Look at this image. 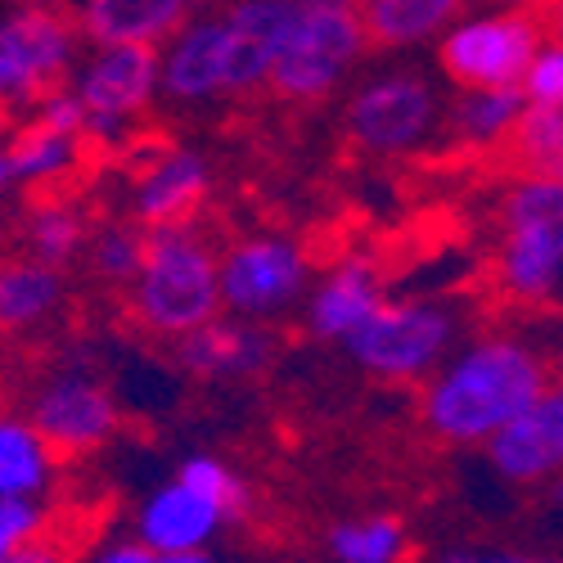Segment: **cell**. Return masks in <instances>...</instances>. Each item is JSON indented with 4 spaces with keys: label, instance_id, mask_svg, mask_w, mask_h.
<instances>
[{
    "label": "cell",
    "instance_id": "1",
    "mask_svg": "<svg viewBox=\"0 0 563 563\" xmlns=\"http://www.w3.org/2000/svg\"><path fill=\"white\" fill-rule=\"evenodd\" d=\"M541 393H545L541 361L519 343L496 339L468 347L455 365L438 374L424 397V419L446 442H487Z\"/></svg>",
    "mask_w": 563,
    "mask_h": 563
},
{
    "label": "cell",
    "instance_id": "2",
    "mask_svg": "<svg viewBox=\"0 0 563 563\" xmlns=\"http://www.w3.org/2000/svg\"><path fill=\"white\" fill-rule=\"evenodd\" d=\"M131 307L154 334H195L225 307L217 257L185 225H154L131 279Z\"/></svg>",
    "mask_w": 563,
    "mask_h": 563
},
{
    "label": "cell",
    "instance_id": "3",
    "mask_svg": "<svg viewBox=\"0 0 563 563\" xmlns=\"http://www.w3.org/2000/svg\"><path fill=\"white\" fill-rule=\"evenodd\" d=\"M369 45L356 5H307L285 36V51H279L275 68H271V86L275 96L285 100H320L352 73V64L361 59V51Z\"/></svg>",
    "mask_w": 563,
    "mask_h": 563
},
{
    "label": "cell",
    "instance_id": "4",
    "mask_svg": "<svg viewBox=\"0 0 563 563\" xmlns=\"http://www.w3.org/2000/svg\"><path fill=\"white\" fill-rule=\"evenodd\" d=\"M563 275V180L523 176L505 199L500 279L519 298H545Z\"/></svg>",
    "mask_w": 563,
    "mask_h": 563
},
{
    "label": "cell",
    "instance_id": "5",
    "mask_svg": "<svg viewBox=\"0 0 563 563\" xmlns=\"http://www.w3.org/2000/svg\"><path fill=\"white\" fill-rule=\"evenodd\" d=\"M537 45H541V19L532 10H496L455 23L438 45V59L460 90L519 86Z\"/></svg>",
    "mask_w": 563,
    "mask_h": 563
},
{
    "label": "cell",
    "instance_id": "6",
    "mask_svg": "<svg viewBox=\"0 0 563 563\" xmlns=\"http://www.w3.org/2000/svg\"><path fill=\"white\" fill-rule=\"evenodd\" d=\"M451 343V316L433 302H379L347 339L352 356L384 379L424 374Z\"/></svg>",
    "mask_w": 563,
    "mask_h": 563
},
{
    "label": "cell",
    "instance_id": "7",
    "mask_svg": "<svg viewBox=\"0 0 563 563\" xmlns=\"http://www.w3.org/2000/svg\"><path fill=\"white\" fill-rule=\"evenodd\" d=\"M438 126V96L424 77L388 73L365 81L347 104V135L369 154H406Z\"/></svg>",
    "mask_w": 563,
    "mask_h": 563
},
{
    "label": "cell",
    "instance_id": "8",
    "mask_svg": "<svg viewBox=\"0 0 563 563\" xmlns=\"http://www.w3.org/2000/svg\"><path fill=\"white\" fill-rule=\"evenodd\" d=\"M73 96L86 109V131L122 135V126L145 113L158 96V51L154 45H100L73 86Z\"/></svg>",
    "mask_w": 563,
    "mask_h": 563
},
{
    "label": "cell",
    "instance_id": "9",
    "mask_svg": "<svg viewBox=\"0 0 563 563\" xmlns=\"http://www.w3.org/2000/svg\"><path fill=\"white\" fill-rule=\"evenodd\" d=\"M73 64V27L55 10H19L0 23V100L51 96Z\"/></svg>",
    "mask_w": 563,
    "mask_h": 563
},
{
    "label": "cell",
    "instance_id": "10",
    "mask_svg": "<svg viewBox=\"0 0 563 563\" xmlns=\"http://www.w3.org/2000/svg\"><path fill=\"white\" fill-rule=\"evenodd\" d=\"M221 302L244 320H266L302 294L307 257L289 240H244L221 262Z\"/></svg>",
    "mask_w": 563,
    "mask_h": 563
},
{
    "label": "cell",
    "instance_id": "11",
    "mask_svg": "<svg viewBox=\"0 0 563 563\" xmlns=\"http://www.w3.org/2000/svg\"><path fill=\"white\" fill-rule=\"evenodd\" d=\"M302 10V0H234L221 14V86L253 90L271 81V68L285 51V36Z\"/></svg>",
    "mask_w": 563,
    "mask_h": 563
},
{
    "label": "cell",
    "instance_id": "12",
    "mask_svg": "<svg viewBox=\"0 0 563 563\" xmlns=\"http://www.w3.org/2000/svg\"><path fill=\"white\" fill-rule=\"evenodd\" d=\"M32 424L55 451H90L109 442V433L118 429V406L96 379L64 374V379L41 388L32 406Z\"/></svg>",
    "mask_w": 563,
    "mask_h": 563
},
{
    "label": "cell",
    "instance_id": "13",
    "mask_svg": "<svg viewBox=\"0 0 563 563\" xmlns=\"http://www.w3.org/2000/svg\"><path fill=\"white\" fill-rule=\"evenodd\" d=\"M492 464L514 483H532L545 478L550 468L563 464V397L541 393L528 410H519L500 424L492 438Z\"/></svg>",
    "mask_w": 563,
    "mask_h": 563
},
{
    "label": "cell",
    "instance_id": "14",
    "mask_svg": "<svg viewBox=\"0 0 563 563\" xmlns=\"http://www.w3.org/2000/svg\"><path fill=\"white\" fill-rule=\"evenodd\" d=\"M225 523V514L199 496L190 483H167L158 487L135 514V532L154 554H172V550H203Z\"/></svg>",
    "mask_w": 563,
    "mask_h": 563
},
{
    "label": "cell",
    "instance_id": "15",
    "mask_svg": "<svg viewBox=\"0 0 563 563\" xmlns=\"http://www.w3.org/2000/svg\"><path fill=\"white\" fill-rule=\"evenodd\" d=\"M221 19H199L190 27H176L172 45L158 55V86L163 96L180 104H203L221 96Z\"/></svg>",
    "mask_w": 563,
    "mask_h": 563
},
{
    "label": "cell",
    "instance_id": "16",
    "mask_svg": "<svg viewBox=\"0 0 563 563\" xmlns=\"http://www.w3.org/2000/svg\"><path fill=\"white\" fill-rule=\"evenodd\" d=\"M208 158L195 150H172L150 172L135 180L131 208L145 225H180L185 217H195L203 195H208Z\"/></svg>",
    "mask_w": 563,
    "mask_h": 563
},
{
    "label": "cell",
    "instance_id": "17",
    "mask_svg": "<svg viewBox=\"0 0 563 563\" xmlns=\"http://www.w3.org/2000/svg\"><path fill=\"white\" fill-rule=\"evenodd\" d=\"M195 0H81L77 23L96 45H158L167 41Z\"/></svg>",
    "mask_w": 563,
    "mask_h": 563
},
{
    "label": "cell",
    "instance_id": "18",
    "mask_svg": "<svg viewBox=\"0 0 563 563\" xmlns=\"http://www.w3.org/2000/svg\"><path fill=\"white\" fill-rule=\"evenodd\" d=\"M384 302V289H379V275H374L369 262L352 257L343 262L324 285L316 289L311 298V334L316 339H334V343H347L365 316Z\"/></svg>",
    "mask_w": 563,
    "mask_h": 563
},
{
    "label": "cell",
    "instance_id": "19",
    "mask_svg": "<svg viewBox=\"0 0 563 563\" xmlns=\"http://www.w3.org/2000/svg\"><path fill=\"white\" fill-rule=\"evenodd\" d=\"M271 352V339L257 324L208 320L195 334L180 339V361L195 374H253Z\"/></svg>",
    "mask_w": 563,
    "mask_h": 563
},
{
    "label": "cell",
    "instance_id": "20",
    "mask_svg": "<svg viewBox=\"0 0 563 563\" xmlns=\"http://www.w3.org/2000/svg\"><path fill=\"white\" fill-rule=\"evenodd\" d=\"M464 0H356L361 27L374 45H419L446 32Z\"/></svg>",
    "mask_w": 563,
    "mask_h": 563
},
{
    "label": "cell",
    "instance_id": "21",
    "mask_svg": "<svg viewBox=\"0 0 563 563\" xmlns=\"http://www.w3.org/2000/svg\"><path fill=\"white\" fill-rule=\"evenodd\" d=\"M496 150L523 176H554L563 167V100H528Z\"/></svg>",
    "mask_w": 563,
    "mask_h": 563
},
{
    "label": "cell",
    "instance_id": "22",
    "mask_svg": "<svg viewBox=\"0 0 563 563\" xmlns=\"http://www.w3.org/2000/svg\"><path fill=\"white\" fill-rule=\"evenodd\" d=\"M55 474V446L36 424L0 419V496H41Z\"/></svg>",
    "mask_w": 563,
    "mask_h": 563
},
{
    "label": "cell",
    "instance_id": "23",
    "mask_svg": "<svg viewBox=\"0 0 563 563\" xmlns=\"http://www.w3.org/2000/svg\"><path fill=\"white\" fill-rule=\"evenodd\" d=\"M528 96L523 86H474L451 109V131L468 145H500L505 131L519 122Z\"/></svg>",
    "mask_w": 563,
    "mask_h": 563
},
{
    "label": "cell",
    "instance_id": "24",
    "mask_svg": "<svg viewBox=\"0 0 563 563\" xmlns=\"http://www.w3.org/2000/svg\"><path fill=\"white\" fill-rule=\"evenodd\" d=\"M59 302V275L45 262H0V330L36 324Z\"/></svg>",
    "mask_w": 563,
    "mask_h": 563
},
{
    "label": "cell",
    "instance_id": "25",
    "mask_svg": "<svg viewBox=\"0 0 563 563\" xmlns=\"http://www.w3.org/2000/svg\"><path fill=\"white\" fill-rule=\"evenodd\" d=\"M77 167V135L51 131V126H23L10 145V176L23 185H45V180H59Z\"/></svg>",
    "mask_w": 563,
    "mask_h": 563
},
{
    "label": "cell",
    "instance_id": "26",
    "mask_svg": "<svg viewBox=\"0 0 563 563\" xmlns=\"http://www.w3.org/2000/svg\"><path fill=\"white\" fill-rule=\"evenodd\" d=\"M330 554L339 563H401L406 554V528L393 514L374 519H347L330 532Z\"/></svg>",
    "mask_w": 563,
    "mask_h": 563
},
{
    "label": "cell",
    "instance_id": "27",
    "mask_svg": "<svg viewBox=\"0 0 563 563\" xmlns=\"http://www.w3.org/2000/svg\"><path fill=\"white\" fill-rule=\"evenodd\" d=\"M27 240H32L36 262H45V266H64V262L81 249L86 225H81V217H77L73 208H41V212L32 217Z\"/></svg>",
    "mask_w": 563,
    "mask_h": 563
},
{
    "label": "cell",
    "instance_id": "28",
    "mask_svg": "<svg viewBox=\"0 0 563 563\" xmlns=\"http://www.w3.org/2000/svg\"><path fill=\"white\" fill-rule=\"evenodd\" d=\"M180 483H190L199 496H208L225 519H234V514H244V505H249V492H244V483L230 474V468L221 464V460H212V455H190L180 464V474H176Z\"/></svg>",
    "mask_w": 563,
    "mask_h": 563
},
{
    "label": "cell",
    "instance_id": "29",
    "mask_svg": "<svg viewBox=\"0 0 563 563\" xmlns=\"http://www.w3.org/2000/svg\"><path fill=\"white\" fill-rule=\"evenodd\" d=\"M145 240L150 234H140L131 225H109L96 234V244H90V262L104 279H135L140 262H145Z\"/></svg>",
    "mask_w": 563,
    "mask_h": 563
},
{
    "label": "cell",
    "instance_id": "30",
    "mask_svg": "<svg viewBox=\"0 0 563 563\" xmlns=\"http://www.w3.org/2000/svg\"><path fill=\"white\" fill-rule=\"evenodd\" d=\"M45 532V514L36 496H0V559H10L41 541Z\"/></svg>",
    "mask_w": 563,
    "mask_h": 563
},
{
    "label": "cell",
    "instance_id": "31",
    "mask_svg": "<svg viewBox=\"0 0 563 563\" xmlns=\"http://www.w3.org/2000/svg\"><path fill=\"white\" fill-rule=\"evenodd\" d=\"M523 96L528 100H563V41H541L537 55L523 73Z\"/></svg>",
    "mask_w": 563,
    "mask_h": 563
},
{
    "label": "cell",
    "instance_id": "32",
    "mask_svg": "<svg viewBox=\"0 0 563 563\" xmlns=\"http://www.w3.org/2000/svg\"><path fill=\"white\" fill-rule=\"evenodd\" d=\"M36 122L51 126V131H64V135H81L86 131V109L73 90H51L36 109Z\"/></svg>",
    "mask_w": 563,
    "mask_h": 563
},
{
    "label": "cell",
    "instance_id": "33",
    "mask_svg": "<svg viewBox=\"0 0 563 563\" xmlns=\"http://www.w3.org/2000/svg\"><path fill=\"white\" fill-rule=\"evenodd\" d=\"M96 563H158V554L145 541H118V545L100 550Z\"/></svg>",
    "mask_w": 563,
    "mask_h": 563
},
{
    "label": "cell",
    "instance_id": "34",
    "mask_svg": "<svg viewBox=\"0 0 563 563\" xmlns=\"http://www.w3.org/2000/svg\"><path fill=\"white\" fill-rule=\"evenodd\" d=\"M537 19H541V27H545L554 41H563V0H541Z\"/></svg>",
    "mask_w": 563,
    "mask_h": 563
},
{
    "label": "cell",
    "instance_id": "35",
    "mask_svg": "<svg viewBox=\"0 0 563 563\" xmlns=\"http://www.w3.org/2000/svg\"><path fill=\"white\" fill-rule=\"evenodd\" d=\"M0 563H64V559H59V550L32 541L27 550H19V554H10V559H0Z\"/></svg>",
    "mask_w": 563,
    "mask_h": 563
},
{
    "label": "cell",
    "instance_id": "36",
    "mask_svg": "<svg viewBox=\"0 0 563 563\" xmlns=\"http://www.w3.org/2000/svg\"><path fill=\"white\" fill-rule=\"evenodd\" d=\"M158 563H217V559L203 550H172V554H158Z\"/></svg>",
    "mask_w": 563,
    "mask_h": 563
},
{
    "label": "cell",
    "instance_id": "37",
    "mask_svg": "<svg viewBox=\"0 0 563 563\" xmlns=\"http://www.w3.org/2000/svg\"><path fill=\"white\" fill-rule=\"evenodd\" d=\"M442 563H528V559H468V554H451Z\"/></svg>",
    "mask_w": 563,
    "mask_h": 563
},
{
    "label": "cell",
    "instance_id": "38",
    "mask_svg": "<svg viewBox=\"0 0 563 563\" xmlns=\"http://www.w3.org/2000/svg\"><path fill=\"white\" fill-rule=\"evenodd\" d=\"M10 180H14V176H10V154H0V190H5Z\"/></svg>",
    "mask_w": 563,
    "mask_h": 563
},
{
    "label": "cell",
    "instance_id": "39",
    "mask_svg": "<svg viewBox=\"0 0 563 563\" xmlns=\"http://www.w3.org/2000/svg\"><path fill=\"white\" fill-rule=\"evenodd\" d=\"M307 5H356V0H307Z\"/></svg>",
    "mask_w": 563,
    "mask_h": 563
},
{
    "label": "cell",
    "instance_id": "40",
    "mask_svg": "<svg viewBox=\"0 0 563 563\" xmlns=\"http://www.w3.org/2000/svg\"><path fill=\"white\" fill-rule=\"evenodd\" d=\"M0 126H5V100H0Z\"/></svg>",
    "mask_w": 563,
    "mask_h": 563
},
{
    "label": "cell",
    "instance_id": "41",
    "mask_svg": "<svg viewBox=\"0 0 563 563\" xmlns=\"http://www.w3.org/2000/svg\"><path fill=\"white\" fill-rule=\"evenodd\" d=\"M554 496H559V500H563V483H559V492H554Z\"/></svg>",
    "mask_w": 563,
    "mask_h": 563
},
{
    "label": "cell",
    "instance_id": "42",
    "mask_svg": "<svg viewBox=\"0 0 563 563\" xmlns=\"http://www.w3.org/2000/svg\"><path fill=\"white\" fill-rule=\"evenodd\" d=\"M554 176H559V180H563V167H559V172H554Z\"/></svg>",
    "mask_w": 563,
    "mask_h": 563
},
{
    "label": "cell",
    "instance_id": "43",
    "mask_svg": "<svg viewBox=\"0 0 563 563\" xmlns=\"http://www.w3.org/2000/svg\"><path fill=\"white\" fill-rule=\"evenodd\" d=\"M559 397H563V388H559Z\"/></svg>",
    "mask_w": 563,
    "mask_h": 563
},
{
    "label": "cell",
    "instance_id": "44",
    "mask_svg": "<svg viewBox=\"0 0 563 563\" xmlns=\"http://www.w3.org/2000/svg\"><path fill=\"white\" fill-rule=\"evenodd\" d=\"M550 563H554V559H550Z\"/></svg>",
    "mask_w": 563,
    "mask_h": 563
}]
</instances>
